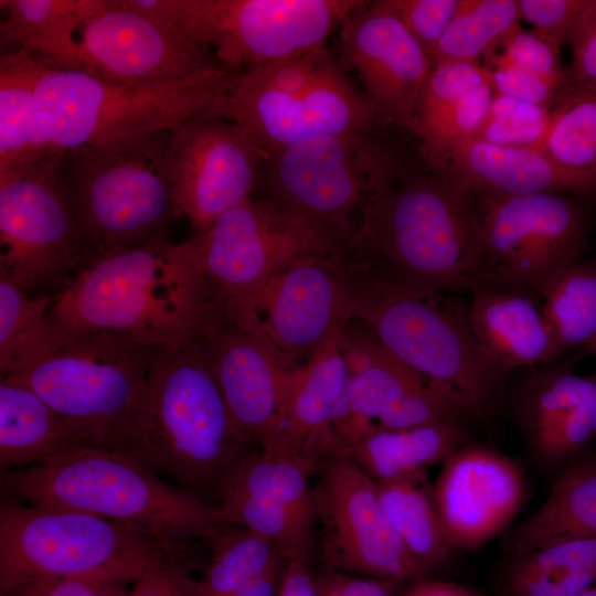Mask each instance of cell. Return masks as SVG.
Here are the masks:
<instances>
[{"label":"cell","mask_w":596,"mask_h":596,"mask_svg":"<svg viewBox=\"0 0 596 596\" xmlns=\"http://www.w3.org/2000/svg\"><path fill=\"white\" fill-rule=\"evenodd\" d=\"M241 70L220 65L160 84H127L43 67L35 88L38 120L58 150L170 130L214 110Z\"/></svg>","instance_id":"obj_8"},{"label":"cell","mask_w":596,"mask_h":596,"mask_svg":"<svg viewBox=\"0 0 596 596\" xmlns=\"http://www.w3.org/2000/svg\"><path fill=\"white\" fill-rule=\"evenodd\" d=\"M248 451L232 425L204 336L160 352L136 398L123 453L220 508Z\"/></svg>","instance_id":"obj_2"},{"label":"cell","mask_w":596,"mask_h":596,"mask_svg":"<svg viewBox=\"0 0 596 596\" xmlns=\"http://www.w3.org/2000/svg\"><path fill=\"white\" fill-rule=\"evenodd\" d=\"M551 111L494 93L472 137L499 146L539 149L549 128Z\"/></svg>","instance_id":"obj_44"},{"label":"cell","mask_w":596,"mask_h":596,"mask_svg":"<svg viewBox=\"0 0 596 596\" xmlns=\"http://www.w3.org/2000/svg\"><path fill=\"white\" fill-rule=\"evenodd\" d=\"M246 70L327 47L361 0H120Z\"/></svg>","instance_id":"obj_12"},{"label":"cell","mask_w":596,"mask_h":596,"mask_svg":"<svg viewBox=\"0 0 596 596\" xmlns=\"http://www.w3.org/2000/svg\"><path fill=\"white\" fill-rule=\"evenodd\" d=\"M571 64L566 66L568 91L596 86V0H592L568 43Z\"/></svg>","instance_id":"obj_49"},{"label":"cell","mask_w":596,"mask_h":596,"mask_svg":"<svg viewBox=\"0 0 596 596\" xmlns=\"http://www.w3.org/2000/svg\"><path fill=\"white\" fill-rule=\"evenodd\" d=\"M61 151L0 180V277L28 291L86 258L82 231L56 177Z\"/></svg>","instance_id":"obj_16"},{"label":"cell","mask_w":596,"mask_h":596,"mask_svg":"<svg viewBox=\"0 0 596 596\" xmlns=\"http://www.w3.org/2000/svg\"><path fill=\"white\" fill-rule=\"evenodd\" d=\"M188 242L217 309L251 295L298 259L340 253L302 221L255 196L225 211Z\"/></svg>","instance_id":"obj_14"},{"label":"cell","mask_w":596,"mask_h":596,"mask_svg":"<svg viewBox=\"0 0 596 596\" xmlns=\"http://www.w3.org/2000/svg\"><path fill=\"white\" fill-rule=\"evenodd\" d=\"M560 51L539 32L518 24L483 54L481 64L487 71L499 65L514 66L567 93V73L561 63Z\"/></svg>","instance_id":"obj_43"},{"label":"cell","mask_w":596,"mask_h":596,"mask_svg":"<svg viewBox=\"0 0 596 596\" xmlns=\"http://www.w3.org/2000/svg\"><path fill=\"white\" fill-rule=\"evenodd\" d=\"M589 89H596V86H595V87H593V88H589Z\"/></svg>","instance_id":"obj_58"},{"label":"cell","mask_w":596,"mask_h":596,"mask_svg":"<svg viewBox=\"0 0 596 596\" xmlns=\"http://www.w3.org/2000/svg\"><path fill=\"white\" fill-rule=\"evenodd\" d=\"M286 566L273 568L226 596H278Z\"/></svg>","instance_id":"obj_55"},{"label":"cell","mask_w":596,"mask_h":596,"mask_svg":"<svg viewBox=\"0 0 596 596\" xmlns=\"http://www.w3.org/2000/svg\"><path fill=\"white\" fill-rule=\"evenodd\" d=\"M487 83H490V73L482 64L448 62L433 66L417 103V129L421 123L453 105L473 88Z\"/></svg>","instance_id":"obj_45"},{"label":"cell","mask_w":596,"mask_h":596,"mask_svg":"<svg viewBox=\"0 0 596 596\" xmlns=\"http://www.w3.org/2000/svg\"><path fill=\"white\" fill-rule=\"evenodd\" d=\"M583 350L588 354H596V339Z\"/></svg>","instance_id":"obj_57"},{"label":"cell","mask_w":596,"mask_h":596,"mask_svg":"<svg viewBox=\"0 0 596 596\" xmlns=\"http://www.w3.org/2000/svg\"><path fill=\"white\" fill-rule=\"evenodd\" d=\"M512 416L533 460L557 472L596 439V372L557 359L532 368L517 387Z\"/></svg>","instance_id":"obj_24"},{"label":"cell","mask_w":596,"mask_h":596,"mask_svg":"<svg viewBox=\"0 0 596 596\" xmlns=\"http://www.w3.org/2000/svg\"><path fill=\"white\" fill-rule=\"evenodd\" d=\"M398 584L331 570L317 575L319 596H395L394 590Z\"/></svg>","instance_id":"obj_51"},{"label":"cell","mask_w":596,"mask_h":596,"mask_svg":"<svg viewBox=\"0 0 596 596\" xmlns=\"http://www.w3.org/2000/svg\"><path fill=\"white\" fill-rule=\"evenodd\" d=\"M76 71L127 84H160L221 64L184 32L121 4L104 0L74 33Z\"/></svg>","instance_id":"obj_19"},{"label":"cell","mask_w":596,"mask_h":596,"mask_svg":"<svg viewBox=\"0 0 596 596\" xmlns=\"http://www.w3.org/2000/svg\"><path fill=\"white\" fill-rule=\"evenodd\" d=\"M170 130L61 151L57 181L89 262L140 246L180 216L169 170Z\"/></svg>","instance_id":"obj_6"},{"label":"cell","mask_w":596,"mask_h":596,"mask_svg":"<svg viewBox=\"0 0 596 596\" xmlns=\"http://www.w3.org/2000/svg\"><path fill=\"white\" fill-rule=\"evenodd\" d=\"M520 21L518 0H461L430 56L433 66L448 62L481 64L483 54Z\"/></svg>","instance_id":"obj_38"},{"label":"cell","mask_w":596,"mask_h":596,"mask_svg":"<svg viewBox=\"0 0 596 596\" xmlns=\"http://www.w3.org/2000/svg\"><path fill=\"white\" fill-rule=\"evenodd\" d=\"M493 95L490 83L480 85L418 125L422 156L430 170L438 172L454 146L473 136Z\"/></svg>","instance_id":"obj_41"},{"label":"cell","mask_w":596,"mask_h":596,"mask_svg":"<svg viewBox=\"0 0 596 596\" xmlns=\"http://www.w3.org/2000/svg\"><path fill=\"white\" fill-rule=\"evenodd\" d=\"M496 94L528 102L552 110L565 92L543 78L510 65H499L488 71Z\"/></svg>","instance_id":"obj_48"},{"label":"cell","mask_w":596,"mask_h":596,"mask_svg":"<svg viewBox=\"0 0 596 596\" xmlns=\"http://www.w3.org/2000/svg\"><path fill=\"white\" fill-rule=\"evenodd\" d=\"M562 166L596 175V89L568 91L540 146Z\"/></svg>","instance_id":"obj_39"},{"label":"cell","mask_w":596,"mask_h":596,"mask_svg":"<svg viewBox=\"0 0 596 596\" xmlns=\"http://www.w3.org/2000/svg\"><path fill=\"white\" fill-rule=\"evenodd\" d=\"M343 256L361 267L445 292L485 288L465 190L437 171L403 169L363 210Z\"/></svg>","instance_id":"obj_4"},{"label":"cell","mask_w":596,"mask_h":596,"mask_svg":"<svg viewBox=\"0 0 596 596\" xmlns=\"http://www.w3.org/2000/svg\"><path fill=\"white\" fill-rule=\"evenodd\" d=\"M385 514L408 552L429 571L454 553L447 542L427 476L376 482Z\"/></svg>","instance_id":"obj_35"},{"label":"cell","mask_w":596,"mask_h":596,"mask_svg":"<svg viewBox=\"0 0 596 596\" xmlns=\"http://www.w3.org/2000/svg\"><path fill=\"white\" fill-rule=\"evenodd\" d=\"M312 473L305 462L294 457L263 448L249 450L224 492L235 491L270 500L316 524L310 485Z\"/></svg>","instance_id":"obj_37"},{"label":"cell","mask_w":596,"mask_h":596,"mask_svg":"<svg viewBox=\"0 0 596 596\" xmlns=\"http://www.w3.org/2000/svg\"><path fill=\"white\" fill-rule=\"evenodd\" d=\"M230 524L269 540L288 561L309 558L316 524L270 500L225 491L220 504Z\"/></svg>","instance_id":"obj_40"},{"label":"cell","mask_w":596,"mask_h":596,"mask_svg":"<svg viewBox=\"0 0 596 596\" xmlns=\"http://www.w3.org/2000/svg\"><path fill=\"white\" fill-rule=\"evenodd\" d=\"M459 421L401 429H375L353 445L348 456L375 482L424 477L469 440Z\"/></svg>","instance_id":"obj_30"},{"label":"cell","mask_w":596,"mask_h":596,"mask_svg":"<svg viewBox=\"0 0 596 596\" xmlns=\"http://www.w3.org/2000/svg\"><path fill=\"white\" fill-rule=\"evenodd\" d=\"M353 318L396 356L454 392L476 415L490 412L507 375L471 327L468 300L345 262Z\"/></svg>","instance_id":"obj_5"},{"label":"cell","mask_w":596,"mask_h":596,"mask_svg":"<svg viewBox=\"0 0 596 596\" xmlns=\"http://www.w3.org/2000/svg\"><path fill=\"white\" fill-rule=\"evenodd\" d=\"M318 473L313 509L328 570L400 584L429 578L391 525L372 478L345 455Z\"/></svg>","instance_id":"obj_15"},{"label":"cell","mask_w":596,"mask_h":596,"mask_svg":"<svg viewBox=\"0 0 596 596\" xmlns=\"http://www.w3.org/2000/svg\"><path fill=\"white\" fill-rule=\"evenodd\" d=\"M341 63L355 72L376 121L416 135V108L433 62L386 0L363 1L341 23Z\"/></svg>","instance_id":"obj_21"},{"label":"cell","mask_w":596,"mask_h":596,"mask_svg":"<svg viewBox=\"0 0 596 596\" xmlns=\"http://www.w3.org/2000/svg\"><path fill=\"white\" fill-rule=\"evenodd\" d=\"M202 334L235 433L247 445H260L278 417L296 369L284 365L257 336L220 311Z\"/></svg>","instance_id":"obj_25"},{"label":"cell","mask_w":596,"mask_h":596,"mask_svg":"<svg viewBox=\"0 0 596 596\" xmlns=\"http://www.w3.org/2000/svg\"><path fill=\"white\" fill-rule=\"evenodd\" d=\"M160 352L75 336L47 319L1 377L33 390L79 444L123 451L136 398Z\"/></svg>","instance_id":"obj_7"},{"label":"cell","mask_w":596,"mask_h":596,"mask_svg":"<svg viewBox=\"0 0 596 596\" xmlns=\"http://www.w3.org/2000/svg\"><path fill=\"white\" fill-rule=\"evenodd\" d=\"M386 2L430 57L455 18L461 0H386Z\"/></svg>","instance_id":"obj_46"},{"label":"cell","mask_w":596,"mask_h":596,"mask_svg":"<svg viewBox=\"0 0 596 596\" xmlns=\"http://www.w3.org/2000/svg\"><path fill=\"white\" fill-rule=\"evenodd\" d=\"M214 110L247 131L266 157L320 136L369 132L376 123L366 97L337 62L312 86L298 93L262 86L242 73Z\"/></svg>","instance_id":"obj_20"},{"label":"cell","mask_w":596,"mask_h":596,"mask_svg":"<svg viewBox=\"0 0 596 596\" xmlns=\"http://www.w3.org/2000/svg\"><path fill=\"white\" fill-rule=\"evenodd\" d=\"M170 567H157L135 581L127 596H184L171 576Z\"/></svg>","instance_id":"obj_53"},{"label":"cell","mask_w":596,"mask_h":596,"mask_svg":"<svg viewBox=\"0 0 596 596\" xmlns=\"http://www.w3.org/2000/svg\"><path fill=\"white\" fill-rule=\"evenodd\" d=\"M43 67L26 51L0 55V180L61 151L38 120L35 88Z\"/></svg>","instance_id":"obj_31"},{"label":"cell","mask_w":596,"mask_h":596,"mask_svg":"<svg viewBox=\"0 0 596 596\" xmlns=\"http://www.w3.org/2000/svg\"><path fill=\"white\" fill-rule=\"evenodd\" d=\"M337 343L350 372L348 448L375 429L459 421L470 413L454 392L407 365L358 319L342 328Z\"/></svg>","instance_id":"obj_17"},{"label":"cell","mask_w":596,"mask_h":596,"mask_svg":"<svg viewBox=\"0 0 596 596\" xmlns=\"http://www.w3.org/2000/svg\"><path fill=\"white\" fill-rule=\"evenodd\" d=\"M469 318L481 348L502 372L535 368L563 355L538 298L479 288L469 294Z\"/></svg>","instance_id":"obj_27"},{"label":"cell","mask_w":596,"mask_h":596,"mask_svg":"<svg viewBox=\"0 0 596 596\" xmlns=\"http://www.w3.org/2000/svg\"><path fill=\"white\" fill-rule=\"evenodd\" d=\"M79 444L57 414L22 383L0 380L1 473L42 465Z\"/></svg>","instance_id":"obj_32"},{"label":"cell","mask_w":596,"mask_h":596,"mask_svg":"<svg viewBox=\"0 0 596 596\" xmlns=\"http://www.w3.org/2000/svg\"><path fill=\"white\" fill-rule=\"evenodd\" d=\"M350 372L337 338L294 371L278 417L260 448L305 462L312 472L348 446Z\"/></svg>","instance_id":"obj_23"},{"label":"cell","mask_w":596,"mask_h":596,"mask_svg":"<svg viewBox=\"0 0 596 596\" xmlns=\"http://www.w3.org/2000/svg\"><path fill=\"white\" fill-rule=\"evenodd\" d=\"M169 170L180 216L198 232L253 195L265 152L215 110L170 130Z\"/></svg>","instance_id":"obj_18"},{"label":"cell","mask_w":596,"mask_h":596,"mask_svg":"<svg viewBox=\"0 0 596 596\" xmlns=\"http://www.w3.org/2000/svg\"><path fill=\"white\" fill-rule=\"evenodd\" d=\"M400 596H482L466 586L444 581L422 579L412 582Z\"/></svg>","instance_id":"obj_54"},{"label":"cell","mask_w":596,"mask_h":596,"mask_svg":"<svg viewBox=\"0 0 596 596\" xmlns=\"http://www.w3.org/2000/svg\"><path fill=\"white\" fill-rule=\"evenodd\" d=\"M157 567L184 570V556L141 529L70 509L0 504V595L42 577L128 583Z\"/></svg>","instance_id":"obj_9"},{"label":"cell","mask_w":596,"mask_h":596,"mask_svg":"<svg viewBox=\"0 0 596 596\" xmlns=\"http://www.w3.org/2000/svg\"><path fill=\"white\" fill-rule=\"evenodd\" d=\"M104 0H1V53L26 51L47 68L76 71L74 33Z\"/></svg>","instance_id":"obj_29"},{"label":"cell","mask_w":596,"mask_h":596,"mask_svg":"<svg viewBox=\"0 0 596 596\" xmlns=\"http://www.w3.org/2000/svg\"><path fill=\"white\" fill-rule=\"evenodd\" d=\"M6 498L70 509L135 525L180 555L195 541L211 544L231 525L219 507L170 486L127 454L75 444L36 466L0 477Z\"/></svg>","instance_id":"obj_3"},{"label":"cell","mask_w":596,"mask_h":596,"mask_svg":"<svg viewBox=\"0 0 596 596\" xmlns=\"http://www.w3.org/2000/svg\"><path fill=\"white\" fill-rule=\"evenodd\" d=\"M525 496V476L515 460L468 443L446 459L433 487L454 552L476 550L500 534L519 513Z\"/></svg>","instance_id":"obj_22"},{"label":"cell","mask_w":596,"mask_h":596,"mask_svg":"<svg viewBox=\"0 0 596 596\" xmlns=\"http://www.w3.org/2000/svg\"><path fill=\"white\" fill-rule=\"evenodd\" d=\"M577 596H596V584L587 588L583 593L578 594Z\"/></svg>","instance_id":"obj_56"},{"label":"cell","mask_w":596,"mask_h":596,"mask_svg":"<svg viewBox=\"0 0 596 596\" xmlns=\"http://www.w3.org/2000/svg\"><path fill=\"white\" fill-rule=\"evenodd\" d=\"M542 312L563 353L596 339V258L570 265L542 297Z\"/></svg>","instance_id":"obj_36"},{"label":"cell","mask_w":596,"mask_h":596,"mask_svg":"<svg viewBox=\"0 0 596 596\" xmlns=\"http://www.w3.org/2000/svg\"><path fill=\"white\" fill-rule=\"evenodd\" d=\"M592 0H518L521 21L528 22L557 47L570 43Z\"/></svg>","instance_id":"obj_47"},{"label":"cell","mask_w":596,"mask_h":596,"mask_svg":"<svg viewBox=\"0 0 596 596\" xmlns=\"http://www.w3.org/2000/svg\"><path fill=\"white\" fill-rule=\"evenodd\" d=\"M212 560L200 578L171 570L184 596H226L266 572L288 563L266 538L240 525H231L210 544Z\"/></svg>","instance_id":"obj_34"},{"label":"cell","mask_w":596,"mask_h":596,"mask_svg":"<svg viewBox=\"0 0 596 596\" xmlns=\"http://www.w3.org/2000/svg\"><path fill=\"white\" fill-rule=\"evenodd\" d=\"M215 312L189 242L163 232L86 263L47 319L75 336L167 351L200 336Z\"/></svg>","instance_id":"obj_1"},{"label":"cell","mask_w":596,"mask_h":596,"mask_svg":"<svg viewBox=\"0 0 596 596\" xmlns=\"http://www.w3.org/2000/svg\"><path fill=\"white\" fill-rule=\"evenodd\" d=\"M278 596H319L317 576L311 573L308 560L288 561Z\"/></svg>","instance_id":"obj_52"},{"label":"cell","mask_w":596,"mask_h":596,"mask_svg":"<svg viewBox=\"0 0 596 596\" xmlns=\"http://www.w3.org/2000/svg\"><path fill=\"white\" fill-rule=\"evenodd\" d=\"M125 583L82 577H42L13 587L6 596H127Z\"/></svg>","instance_id":"obj_50"},{"label":"cell","mask_w":596,"mask_h":596,"mask_svg":"<svg viewBox=\"0 0 596 596\" xmlns=\"http://www.w3.org/2000/svg\"><path fill=\"white\" fill-rule=\"evenodd\" d=\"M219 311L295 370L353 318L344 257L334 253L298 259Z\"/></svg>","instance_id":"obj_13"},{"label":"cell","mask_w":596,"mask_h":596,"mask_svg":"<svg viewBox=\"0 0 596 596\" xmlns=\"http://www.w3.org/2000/svg\"><path fill=\"white\" fill-rule=\"evenodd\" d=\"M579 539H596V449L592 446L558 471L544 503L505 534L502 549L504 555H513Z\"/></svg>","instance_id":"obj_28"},{"label":"cell","mask_w":596,"mask_h":596,"mask_svg":"<svg viewBox=\"0 0 596 596\" xmlns=\"http://www.w3.org/2000/svg\"><path fill=\"white\" fill-rule=\"evenodd\" d=\"M438 172L471 191L596 194L595 174L564 167L538 148L499 146L475 137L455 145Z\"/></svg>","instance_id":"obj_26"},{"label":"cell","mask_w":596,"mask_h":596,"mask_svg":"<svg viewBox=\"0 0 596 596\" xmlns=\"http://www.w3.org/2000/svg\"><path fill=\"white\" fill-rule=\"evenodd\" d=\"M402 171L393 150L369 132L320 136L268 155L252 196L302 221L343 255L363 210Z\"/></svg>","instance_id":"obj_10"},{"label":"cell","mask_w":596,"mask_h":596,"mask_svg":"<svg viewBox=\"0 0 596 596\" xmlns=\"http://www.w3.org/2000/svg\"><path fill=\"white\" fill-rule=\"evenodd\" d=\"M596 584V539L504 555L493 596H577Z\"/></svg>","instance_id":"obj_33"},{"label":"cell","mask_w":596,"mask_h":596,"mask_svg":"<svg viewBox=\"0 0 596 596\" xmlns=\"http://www.w3.org/2000/svg\"><path fill=\"white\" fill-rule=\"evenodd\" d=\"M464 190L485 288L542 299L554 280L583 258L590 216L575 195Z\"/></svg>","instance_id":"obj_11"},{"label":"cell","mask_w":596,"mask_h":596,"mask_svg":"<svg viewBox=\"0 0 596 596\" xmlns=\"http://www.w3.org/2000/svg\"><path fill=\"white\" fill-rule=\"evenodd\" d=\"M53 298L35 296L0 277V374L10 371L20 352L43 330Z\"/></svg>","instance_id":"obj_42"}]
</instances>
